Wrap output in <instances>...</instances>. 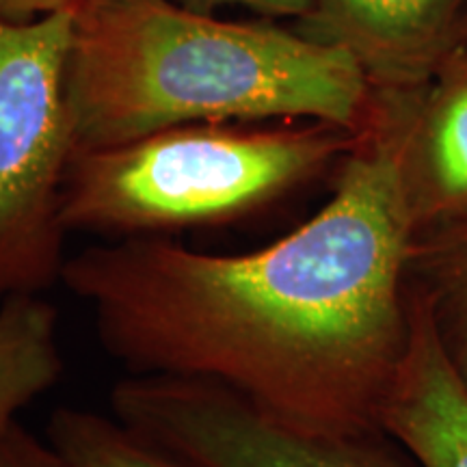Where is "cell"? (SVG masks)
Listing matches in <instances>:
<instances>
[{
  "instance_id": "obj_14",
  "label": "cell",
  "mask_w": 467,
  "mask_h": 467,
  "mask_svg": "<svg viewBox=\"0 0 467 467\" xmlns=\"http://www.w3.org/2000/svg\"><path fill=\"white\" fill-rule=\"evenodd\" d=\"M76 0H0V16L14 22H28L74 7Z\"/></svg>"
},
{
  "instance_id": "obj_15",
  "label": "cell",
  "mask_w": 467,
  "mask_h": 467,
  "mask_svg": "<svg viewBox=\"0 0 467 467\" xmlns=\"http://www.w3.org/2000/svg\"><path fill=\"white\" fill-rule=\"evenodd\" d=\"M459 48L467 50V11L463 16V22H461V31H459Z\"/></svg>"
},
{
  "instance_id": "obj_6",
  "label": "cell",
  "mask_w": 467,
  "mask_h": 467,
  "mask_svg": "<svg viewBox=\"0 0 467 467\" xmlns=\"http://www.w3.org/2000/svg\"><path fill=\"white\" fill-rule=\"evenodd\" d=\"M467 0H314L299 33L348 52L370 89H418L454 48Z\"/></svg>"
},
{
  "instance_id": "obj_2",
  "label": "cell",
  "mask_w": 467,
  "mask_h": 467,
  "mask_svg": "<svg viewBox=\"0 0 467 467\" xmlns=\"http://www.w3.org/2000/svg\"><path fill=\"white\" fill-rule=\"evenodd\" d=\"M66 98L78 151L221 121L358 132L372 89L348 52L268 20L223 22L171 0H76Z\"/></svg>"
},
{
  "instance_id": "obj_13",
  "label": "cell",
  "mask_w": 467,
  "mask_h": 467,
  "mask_svg": "<svg viewBox=\"0 0 467 467\" xmlns=\"http://www.w3.org/2000/svg\"><path fill=\"white\" fill-rule=\"evenodd\" d=\"M184 7L202 14H213V9L225 7V5H241L265 17H296L301 20L309 9L314 7V0H182Z\"/></svg>"
},
{
  "instance_id": "obj_12",
  "label": "cell",
  "mask_w": 467,
  "mask_h": 467,
  "mask_svg": "<svg viewBox=\"0 0 467 467\" xmlns=\"http://www.w3.org/2000/svg\"><path fill=\"white\" fill-rule=\"evenodd\" d=\"M0 467H57V459L48 443L16 422L0 437Z\"/></svg>"
},
{
  "instance_id": "obj_8",
  "label": "cell",
  "mask_w": 467,
  "mask_h": 467,
  "mask_svg": "<svg viewBox=\"0 0 467 467\" xmlns=\"http://www.w3.org/2000/svg\"><path fill=\"white\" fill-rule=\"evenodd\" d=\"M411 336L381 407V433L418 467H467V389L443 358L422 303L409 290Z\"/></svg>"
},
{
  "instance_id": "obj_1",
  "label": "cell",
  "mask_w": 467,
  "mask_h": 467,
  "mask_svg": "<svg viewBox=\"0 0 467 467\" xmlns=\"http://www.w3.org/2000/svg\"><path fill=\"white\" fill-rule=\"evenodd\" d=\"M413 241L400 98L372 89L329 202L296 230L244 254L102 241L67 255L61 284L130 375L219 385L303 433L375 437L411 336Z\"/></svg>"
},
{
  "instance_id": "obj_10",
  "label": "cell",
  "mask_w": 467,
  "mask_h": 467,
  "mask_svg": "<svg viewBox=\"0 0 467 467\" xmlns=\"http://www.w3.org/2000/svg\"><path fill=\"white\" fill-rule=\"evenodd\" d=\"M409 290L422 303L443 358L467 389V225L418 234Z\"/></svg>"
},
{
  "instance_id": "obj_7",
  "label": "cell",
  "mask_w": 467,
  "mask_h": 467,
  "mask_svg": "<svg viewBox=\"0 0 467 467\" xmlns=\"http://www.w3.org/2000/svg\"><path fill=\"white\" fill-rule=\"evenodd\" d=\"M400 98V171L418 234L467 225V50Z\"/></svg>"
},
{
  "instance_id": "obj_5",
  "label": "cell",
  "mask_w": 467,
  "mask_h": 467,
  "mask_svg": "<svg viewBox=\"0 0 467 467\" xmlns=\"http://www.w3.org/2000/svg\"><path fill=\"white\" fill-rule=\"evenodd\" d=\"M110 411L197 467H407L381 435L303 433L203 381L130 375L110 389Z\"/></svg>"
},
{
  "instance_id": "obj_11",
  "label": "cell",
  "mask_w": 467,
  "mask_h": 467,
  "mask_svg": "<svg viewBox=\"0 0 467 467\" xmlns=\"http://www.w3.org/2000/svg\"><path fill=\"white\" fill-rule=\"evenodd\" d=\"M46 443L57 467H197L143 437L115 413L104 416L78 407L52 411Z\"/></svg>"
},
{
  "instance_id": "obj_4",
  "label": "cell",
  "mask_w": 467,
  "mask_h": 467,
  "mask_svg": "<svg viewBox=\"0 0 467 467\" xmlns=\"http://www.w3.org/2000/svg\"><path fill=\"white\" fill-rule=\"evenodd\" d=\"M72 7L0 16V306L61 282L63 180L74 156L66 98Z\"/></svg>"
},
{
  "instance_id": "obj_9",
  "label": "cell",
  "mask_w": 467,
  "mask_h": 467,
  "mask_svg": "<svg viewBox=\"0 0 467 467\" xmlns=\"http://www.w3.org/2000/svg\"><path fill=\"white\" fill-rule=\"evenodd\" d=\"M66 370L58 312L44 295H17L0 306V437L20 411L50 392Z\"/></svg>"
},
{
  "instance_id": "obj_3",
  "label": "cell",
  "mask_w": 467,
  "mask_h": 467,
  "mask_svg": "<svg viewBox=\"0 0 467 467\" xmlns=\"http://www.w3.org/2000/svg\"><path fill=\"white\" fill-rule=\"evenodd\" d=\"M355 137L323 121H221L78 150L63 180V227L124 241L244 223L336 169Z\"/></svg>"
}]
</instances>
